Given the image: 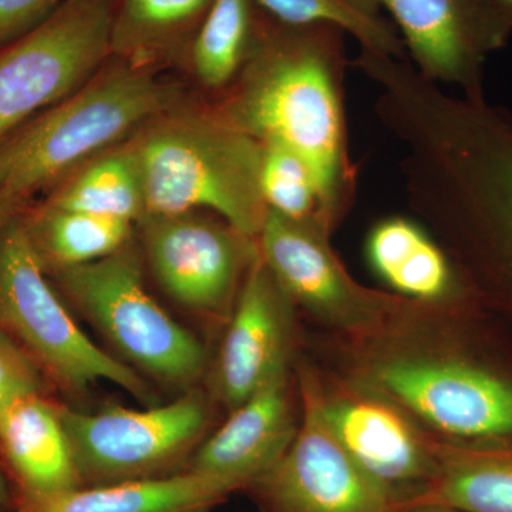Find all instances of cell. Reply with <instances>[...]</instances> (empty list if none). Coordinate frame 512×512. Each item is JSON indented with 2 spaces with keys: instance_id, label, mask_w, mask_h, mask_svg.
I'll return each mask as SVG.
<instances>
[{
  "instance_id": "cell-16",
  "label": "cell",
  "mask_w": 512,
  "mask_h": 512,
  "mask_svg": "<svg viewBox=\"0 0 512 512\" xmlns=\"http://www.w3.org/2000/svg\"><path fill=\"white\" fill-rule=\"evenodd\" d=\"M298 429L288 370L232 410L231 417L192 457L190 470L251 487L284 456Z\"/></svg>"
},
{
  "instance_id": "cell-8",
  "label": "cell",
  "mask_w": 512,
  "mask_h": 512,
  "mask_svg": "<svg viewBox=\"0 0 512 512\" xmlns=\"http://www.w3.org/2000/svg\"><path fill=\"white\" fill-rule=\"evenodd\" d=\"M377 396L426 421L454 444L512 443V377L460 357H393L370 367Z\"/></svg>"
},
{
  "instance_id": "cell-4",
  "label": "cell",
  "mask_w": 512,
  "mask_h": 512,
  "mask_svg": "<svg viewBox=\"0 0 512 512\" xmlns=\"http://www.w3.org/2000/svg\"><path fill=\"white\" fill-rule=\"evenodd\" d=\"M177 106L154 67L109 57L92 79L0 141V195L30 201Z\"/></svg>"
},
{
  "instance_id": "cell-22",
  "label": "cell",
  "mask_w": 512,
  "mask_h": 512,
  "mask_svg": "<svg viewBox=\"0 0 512 512\" xmlns=\"http://www.w3.org/2000/svg\"><path fill=\"white\" fill-rule=\"evenodd\" d=\"M22 221L47 274L90 264L130 242L133 222L62 210L42 202L26 208Z\"/></svg>"
},
{
  "instance_id": "cell-29",
  "label": "cell",
  "mask_w": 512,
  "mask_h": 512,
  "mask_svg": "<svg viewBox=\"0 0 512 512\" xmlns=\"http://www.w3.org/2000/svg\"><path fill=\"white\" fill-rule=\"evenodd\" d=\"M29 205L30 201L9 197V195H0V231H2L16 215L25 211Z\"/></svg>"
},
{
  "instance_id": "cell-19",
  "label": "cell",
  "mask_w": 512,
  "mask_h": 512,
  "mask_svg": "<svg viewBox=\"0 0 512 512\" xmlns=\"http://www.w3.org/2000/svg\"><path fill=\"white\" fill-rule=\"evenodd\" d=\"M366 258L384 284L414 301L446 302L471 292L439 242L407 218L377 222L367 235Z\"/></svg>"
},
{
  "instance_id": "cell-3",
  "label": "cell",
  "mask_w": 512,
  "mask_h": 512,
  "mask_svg": "<svg viewBox=\"0 0 512 512\" xmlns=\"http://www.w3.org/2000/svg\"><path fill=\"white\" fill-rule=\"evenodd\" d=\"M140 161L146 215L210 211L249 238L261 234L265 148L214 109L165 111L131 138Z\"/></svg>"
},
{
  "instance_id": "cell-6",
  "label": "cell",
  "mask_w": 512,
  "mask_h": 512,
  "mask_svg": "<svg viewBox=\"0 0 512 512\" xmlns=\"http://www.w3.org/2000/svg\"><path fill=\"white\" fill-rule=\"evenodd\" d=\"M56 276L87 318L141 369L174 386L194 383L204 372V346L151 298L130 242Z\"/></svg>"
},
{
  "instance_id": "cell-2",
  "label": "cell",
  "mask_w": 512,
  "mask_h": 512,
  "mask_svg": "<svg viewBox=\"0 0 512 512\" xmlns=\"http://www.w3.org/2000/svg\"><path fill=\"white\" fill-rule=\"evenodd\" d=\"M409 190L471 291L512 312V111L468 101L426 138Z\"/></svg>"
},
{
  "instance_id": "cell-31",
  "label": "cell",
  "mask_w": 512,
  "mask_h": 512,
  "mask_svg": "<svg viewBox=\"0 0 512 512\" xmlns=\"http://www.w3.org/2000/svg\"><path fill=\"white\" fill-rule=\"evenodd\" d=\"M9 504L10 495L8 485H6L5 478H3L2 473H0V508L9 507Z\"/></svg>"
},
{
  "instance_id": "cell-18",
  "label": "cell",
  "mask_w": 512,
  "mask_h": 512,
  "mask_svg": "<svg viewBox=\"0 0 512 512\" xmlns=\"http://www.w3.org/2000/svg\"><path fill=\"white\" fill-rule=\"evenodd\" d=\"M0 446L22 497H47L82 487L60 410L42 394L23 397L3 413Z\"/></svg>"
},
{
  "instance_id": "cell-15",
  "label": "cell",
  "mask_w": 512,
  "mask_h": 512,
  "mask_svg": "<svg viewBox=\"0 0 512 512\" xmlns=\"http://www.w3.org/2000/svg\"><path fill=\"white\" fill-rule=\"evenodd\" d=\"M293 305L259 252L239 289L218 360V392L232 410L288 370Z\"/></svg>"
},
{
  "instance_id": "cell-28",
  "label": "cell",
  "mask_w": 512,
  "mask_h": 512,
  "mask_svg": "<svg viewBox=\"0 0 512 512\" xmlns=\"http://www.w3.org/2000/svg\"><path fill=\"white\" fill-rule=\"evenodd\" d=\"M66 0H0V49L28 35Z\"/></svg>"
},
{
  "instance_id": "cell-5",
  "label": "cell",
  "mask_w": 512,
  "mask_h": 512,
  "mask_svg": "<svg viewBox=\"0 0 512 512\" xmlns=\"http://www.w3.org/2000/svg\"><path fill=\"white\" fill-rule=\"evenodd\" d=\"M46 274L20 212L0 231V328L66 389L106 380L153 404L148 384L77 326Z\"/></svg>"
},
{
  "instance_id": "cell-26",
  "label": "cell",
  "mask_w": 512,
  "mask_h": 512,
  "mask_svg": "<svg viewBox=\"0 0 512 512\" xmlns=\"http://www.w3.org/2000/svg\"><path fill=\"white\" fill-rule=\"evenodd\" d=\"M261 185L268 210L293 221H316L332 231L311 168L298 154L278 144H265Z\"/></svg>"
},
{
  "instance_id": "cell-13",
  "label": "cell",
  "mask_w": 512,
  "mask_h": 512,
  "mask_svg": "<svg viewBox=\"0 0 512 512\" xmlns=\"http://www.w3.org/2000/svg\"><path fill=\"white\" fill-rule=\"evenodd\" d=\"M414 69L434 83L481 99L488 57L508 45L512 26L495 0H382Z\"/></svg>"
},
{
  "instance_id": "cell-12",
  "label": "cell",
  "mask_w": 512,
  "mask_h": 512,
  "mask_svg": "<svg viewBox=\"0 0 512 512\" xmlns=\"http://www.w3.org/2000/svg\"><path fill=\"white\" fill-rule=\"evenodd\" d=\"M330 232L320 222L268 210L259 252L295 305L338 328H375L396 301L357 284L330 247Z\"/></svg>"
},
{
  "instance_id": "cell-20",
  "label": "cell",
  "mask_w": 512,
  "mask_h": 512,
  "mask_svg": "<svg viewBox=\"0 0 512 512\" xmlns=\"http://www.w3.org/2000/svg\"><path fill=\"white\" fill-rule=\"evenodd\" d=\"M214 0H114L110 56L154 67L188 56Z\"/></svg>"
},
{
  "instance_id": "cell-27",
  "label": "cell",
  "mask_w": 512,
  "mask_h": 512,
  "mask_svg": "<svg viewBox=\"0 0 512 512\" xmlns=\"http://www.w3.org/2000/svg\"><path fill=\"white\" fill-rule=\"evenodd\" d=\"M43 386L42 367L0 328V417L23 397L42 394Z\"/></svg>"
},
{
  "instance_id": "cell-1",
  "label": "cell",
  "mask_w": 512,
  "mask_h": 512,
  "mask_svg": "<svg viewBox=\"0 0 512 512\" xmlns=\"http://www.w3.org/2000/svg\"><path fill=\"white\" fill-rule=\"evenodd\" d=\"M345 33L333 23L282 22L256 5L247 59L218 106L262 146L289 148L308 164L332 229L352 207L357 183L343 92Z\"/></svg>"
},
{
  "instance_id": "cell-7",
  "label": "cell",
  "mask_w": 512,
  "mask_h": 512,
  "mask_svg": "<svg viewBox=\"0 0 512 512\" xmlns=\"http://www.w3.org/2000/svg\"><path fill=\"white\" fill-rule=\"evenodd\" d=\"M114 0H66L0 49V141L66 99L110 57Z\"/></svg>"
},
{
  "instance_id": "cell-17",
  "label": "cell",
  "mask_w": 512,
  "mask_h": 512,
  "mask_svg": "<svg viewBox=\"0 0 512 512\" xmlns=\"http://www.w3.org/2000/svg\"><path fill=\"white\" fill-rule=\"evenodd\" d=\"M238 490L228 481L188 468L163 477L22 497L19 512H210Z\"/></svg>"
},
{
  "instance_id": "cell-21",
  "label": "cell",
  "mask_w": 512,
  "mask_h": 512,
  "mask_svg": "<svg viewBox=\"0 0 512 512\" xmlns=\"http://www.w3.org/2000/svg\"><path fill=\"white\" fill-rule=\"evenodd\" d=\"M437 474L416 503L463 512H512V443L436 444ZM409 507V505H407Z\"/></svg>"
},
{
  "instance_id": "cell-23",
  "label": "cell",
  "mask_w": 512,
  "mask_h": 512,
  "mask_svg": "<svg viewBox=\"0 0 512 512\" xmlns=\"http://www.w3.org/2000/svg\"><path fill=\"white\" fill-rule=\"evenodd\" d=\"M46 204L62 210L140 222L146 215L143 174L133 141L110 148L57 184Z\"/></svg>"
},
{
  "instance_id": "cell-9",
  "label": "cell",
  "mask_w": 512,
  "mask_h": 512,
  "mask_svg": "<svg viewBox=\"0 0 512 512\" xmlns=\"http://www.w3.org/2000/svg\"><path fill=\"white\" fill-rule=\"evenodd\" d=\"M60 417L80 480L104 485L168 476L200 440L208 410L204 397L190 392L147 410H60Z\"/></svg>"
},
{
  "instance_id": "cell-11",
  "label": "cell",
  "mask_w": 512,
  "mask_h": 512,
  "mask_svg": "<svg viewBox=\"0 0 512 512\" xmlns=\"http://www.w3.org/2000/svg\"><path fill=\"white\" fill-rule=\"evenodd\" d=\"M140 224L154 276L174 301L212 316L231 308L258 259V239L200 211L147 214Z\"/></svg>"
},
{
  "instance_id": "cell-32",
  "label": "cell",
  "mask_w": 512,
  "mask_h": 512,
  "mask_svg": "<svg viewBox=\"0 0 512 512\" xmlns=\"http://www.w3.org/2000/svg\"><path fill=\"white\" fill-rule=\"evenodd\" d=\"M495 2H497L498 5L501 6V9L504 10V13L507 15L512 26V0H495Z\"/></svg>"
},
{
  "instance_id": "cell-10",
  "label": "cell",
  "mask_w": 512,
  "mask_h": 512,
  "mask_svg": "<svg viewBox=\"0 0 512 512\" xmlns=\"http://www.w3.org/2000/svg\"><path fill=\"white\" fill-rule=\"evenodd\" d=\"M302 414L295 437L265 476L255 481L274 512H397L389 491L363 470L330 429L323 390L301 375Z\"/></svg>"
},
{
  "instance_id": "cell-25",
  "label": "cell",
  "mask_w": 512,
  "mask_h": 512,
  "mask_svg": "<svg viewBox=\"0 0 512 512\" xmlns=\"http://www.w3.org/2000/svg\"><path fill=\"white\" fill-rule=\"evenodd\" d=\"M286 23H333L355 36L360 49L407 60L399 29L383 15L382 0H255Z\"/></svg>"
},
{
  "instance_id": "cell-14",
  "label": "cell",
  "mask_w": 512,
  "mask_h": 512,
  "mask_svg": "<svg viewBox=\"0 0 512 512\" xmlns=\"http://www.w3.org/2000/svg\"><path fill=\"white\" fill-rule=\"evenodd\" d=\"M323 410L340 444L389 491L399 510L429 490L437 474L434 446L423 440L396 404L377 394L330 399L323 393Z\"/></svg>"
},
{
  "instance_id": "cell-24",
  "label": "cell",
  "mask_w": 512,
  "mask_h": 512,
  "mask_svg": "<svg viewBox=\"0 0 512 512\" xmlns=\"http://www.w3.org/2000/svg\"><path fill=\"white\" fill-rule=\"evenodd\" d=\"M255 0H214L188 52L192 70L208 89L231 86L247 59Z\"/></svg>"
},
{
  "instance_id": "cell-30",
  "label": "cell",
  "mask_w": 512,
  "mask_h": 512,
  "mask_svg": "<svg viewBox=\"0 0 512 512\" xmlns=\"http://www.w3.org/2000/svg\"><path fill=\"white\" fill-rule=\"evenodd\" d=\"M397 512H463L457 508L447 507L441 504H414L404 507Z\"/></svg>"
}]
</instances>
